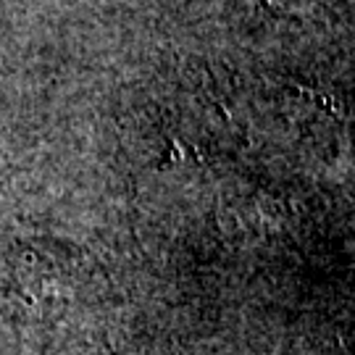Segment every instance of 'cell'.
<instances>
[{
    "instance_id": "cell-1",
    "label": "cell",
    "mask_w": 355,
    "mask_h": 355,
    "mask_svg": "<svg viewBox=\"0 0 355 355\" xmlns=\"http://www.w3.org/2000/svg\"><path fill=\"white\" fill-rule=\"evenodd\" d=\"M258 3H263L266 8H277L282 13H303L318 0H258Z\"/></svg>"
}]
</instances>
